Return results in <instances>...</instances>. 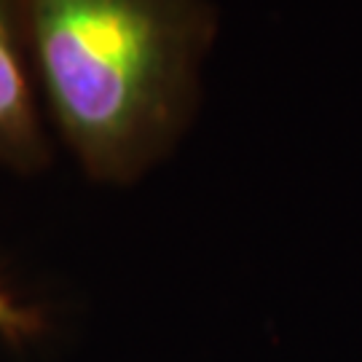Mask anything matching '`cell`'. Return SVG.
I'll return each instance as SVG.
<instances>
[{"label":"cell","mask_w":362,"mask_h":362,"mask_svg":"<svg viewBox=\"0 0 362 362\" xmlns=\"http://www.w3.org/2000/svg\"><path fill=\"white\" fill-rule=\"evenodd\" d=\"M43 330V317L35 309L22 306L0 282V336L8 341H30Z\"/></svg>","instance_id":"obj_3"},{"label":"cell","mask_w":362,"mask_h":362,"mask_svg":"<svg viewBox=\"0 0 362 362\" xmlns=\"http://www.w3.org/2000/svg\"><path fill=\"white\" fill-rule=\"evenodd\" d=\"M49 161L25 0H0V167L33 175Z\"/></svg>","instance_id":"obj_2"},{"label":"cell","mask_w":362,"mask_h":362,"mask_svg":"<svg viewBox=\"0 0 362 362\" xmlns=\"http://www.w3.org/2000/svg\"><path fill=\"white\" fill-rule=\"evenodd\" d=\"M40 97L91 180L129 185L194 124L212 0H25Z\"/></svg>","instance_id":"obj_1"}]
</instances>
